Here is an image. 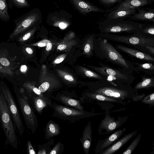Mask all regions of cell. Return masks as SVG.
Returning a JSON list of instances; mask_svg holds the SVG:
<instances>
[{
	"label": "cell",
	"mask_w": 154,
	"mask_h": 154,
	"mask_svg": "<svg viewBox=\"0 0 154 154\" xmlns=\"http://www.w3.org/2000/svg\"><path fill=\"white\" fill-rule=\"evenodd\" d=\"M0 18L4 21H8L10 17L8 11L6 0H0Z\"/></svg>",
	"instance_id": "d4e9b609"
},
{
	"label": "cell",
	"mask_w": 154,
	"mask_h": 154,
	"mask_svg": "<svg viewBox=\"0 0 154 154\" xmlns=\"http://www.w3.org/2000/svg\"><path fill=\"white\" fill-rule=\"evenodd\" d=\"M142 27L140 23L121 18H106L98 23V29L102 33L133 32L140 30Z\"/></svg>",
	"instance_id": "7a4b0ae2"
},
{
	"label": "cell",
	"mask_w": 154,
	"mask_h": 154,
	"mask_svg": "<svg viewBox=\"0 0 154 154\" xmlns=\"http://www.w3.org/2000/svg\"><path fill=\"white\" fill-rule=\"evenodd\" d=\"M108 14L106 18L113 19H122L129 17L136 12V9L132 8H119L106 10Z\"/></svg>",
	"instance_id": "ffe728a7"
},
{
	"label": "cell",
	"mask_w": 154,
	"mask_h": 154,
	"mask_svg": "<svg viewBox=\"0 0 154 154\" xmlns=\"http://www.w3.org/2000/svg\"><path fill=\"white\" fill-rule=\"evenodd\" d=\"M16 98L20 110L28 129L35 133L38 126V121L34 110L23 92H16Z\"/></svg>",
	"instance_id": "5b68a950"
},
{
	"label": "cell",
	"mask_w": 154,
	"mask_h": 154,
	"mask_svg": "<svg viewBox=\"0 0 154 154\" xmlns=\"http://www.w3.org/2000/svg\"><path fill=\"white\" fill-rule=\"evenodd\" d=\"M64 146L60 141H58L52 149L49 154H62L64 150Z\"/></svg>",
	"instance_id": "f1b7e54d"
},
{
	"label": "cell",
	"mask_w": 154,
	"mask_h": 154,
	"mask_svg": "<svg viewBox=\"0 0 154 154\" xmlns=\"http://www.w3.org/2000/svg\"><path fill=\"white\" fill-rule=\"evenodd\" d=\"M51 99L58 101L64 106L80 110H84L79 100L72 98L67 94L63 93H58Z\"/></svg>",
	"instance_id": "4fadbf2b"
},
{
	"label": "cell",
	"mask_w": 154,
	"mask_h": 154,
	"mask_svg": "<svg viewBox=\"0 0 154 154\" xmlns=\"http://www.w3.org/2000/svg\"><path fill=\"white\" fill-rule=\"evenodd\" d=\"M51 108L53 110L52 116L55 118L73 123L82 119L93 117L103 114L102 113H94V111L88 112L80 110L73 108L52 103Z\"/></svg>",
	"instance_id": "277c9868"
},
{
	"label": "cell",
	"mask_w": 154,
	"mask_h": 154,
	"mask_svg": "<svg viewBox=\"0 0 154 154\" xmlns=\"http://www.w3.org/2000/svg\"><path fill=\"white\" fill-rule=\"evenodd\" d=\"M94 54L99 58L105 60L124 69L129 68L126 60L118 51L116 47L109 42L108 39L98 35L94 41Z\"/></svg>",
	"instance_id": "6da1fadb"
},
{
	"label": "cell",
	"mask_w": 154,
	"mask_h": 154,
	"mask_svg": "<svg viewBox=\"0 0 154 154\" xmlns=\"http://www.w3.org/2000/svg\"><path fill=\"white\" fill-rule=\"evenodd\" d=\"M0 62L2 64L5 66H8L10 65L9 62L7 59L5 58H1L0 59Z\"/></svg>",
	"instance_id": "8d00e7d4"
},
{
	"label": "cell",
	"mask_w": 154,
	"mask_h": 154,
	"mask_svg": "<svg viewBox=\"0 0 154 154\" xmlns=\"http://www.w3.org/2000/svg\"><path fill=\"white\" fill-rule=\"evenodd\" d=\"M129 17L134 20L152 21L154 20V9H138L137 13L135 12Z\"/></svg>",
	"instance_id": "7402d4cb"
},
{
	"label": "cell",
	"mask_w": 154,
	"mask_h": 154,
	"mask_svg": "<svg viewBox=\"0 0 154 154\" xmlns=\"http://www.w3.org/2000/svg\"><path fill=\"white\" fill-rule=\"evenodd\" d=\"M74 69L77 75L82 78L96 79L101 81L107 80L104 77L86 67L77 65L75 66Z\"/></svg>",
	"instance_id": "9a60e30c"
},
{
	"label": "cell",
	"mask_w": 154,
	"mask_h": 154,
	"mask_svg": "<svg viewBox=\"0 0 154 154\" xmlns=\"http://www.w3.org/2000/svg\"><path fill=\"white\" fill-rule=\"evenodd\" d=\"M74 8L80 14L86 16L91 13H103L106 11L102 9L86 0H70Z\"/></svg>",
	"instance_id": "8fae6325"
},
{
	"label": "cell",
	"mask_w": 154,
	"mask_h": 154,
	"mask_svg": "<svg viewBox=\"0 0 154 154\" xmlns=\"http://www.w3.org/2000/svg\"><path fill=\"white\" fill-rule=\"evenodd\" d=\"M152 21L153 22H154V20H152Z\"/></svg>",
	"instance_id": "681fc988"
},
{
	"label": "cell",
	"mask_w": 154,
	"mask_h": 154,
	"mask_svg": "<svg viewBox=\"0 0 154 154\" xmlns=\"http://www.w3.org/2000/svg\"><path fill=\"white\" fill-rule=\"evenodd\" d=\"M144 33L154 35V26L147 27L143 30Z\"/></svg>",
	"instance_id": "d590c367"
},
{
	"label": "cell",
	"mask_w": 154,
	"mask_h": 154,
	"mask_svg": "<svg viewBox=\"0 0 154 154\" xmlns=\"http://www.w3.org/2000/svg\"><path fill=\"white\" fill-rule=\"evenodd\" d=\"M26 152L27 153L29 154H36L35 149L32 145L31 141L29 140H28L27 141L26 144Z\"/></svg>",
	"instance_id": "836d02e7"
},
{
	"label": "cell",
	"mask_w": 154,
	"mask_h": 154,
	"mask_svg": "<svg viewBox=\"0 0 154 154\" xmlns=\"http://www.w3.org/2000/svg\"><path fill=\"white\" fill-rule=\"evenodd\" d=\"M137 133V130L125 135L123 137L104 149L99 154H112L117 152Z\"/></svg>",
	"instance_id": "5bb4252c"
},
{
	"label": "cell",
	"mask_w": 154,
	"mask_h": 154,
	"mask_svg": "<svg viewBox=\"0 0 154 154\" xmlns=\"http://www.w3.org/2000/svg\"><path fill=\"white\" fill-rule=\"evenodd\" d=\"M58 49L60 50H63L67 49V46L66 45L63 44L59 45L57 47Z\"/></svg>",
	"instance_id": "f35d334b"
},
{
	"label": "cell",
	"mask_w": 154,
	"mask_h": 154,
	"mask_svg": "<svg viewBox=\"0 0 154 154\" xmlns=\"http://www.w3.org/2000/svg\"><path fill=\"white\" fill-rule=\"evenodd\" d=\"M52 47L51 44L50 43H48L47 45L46 49L47 51H49L51 49Z\"/></svg>",
	"instance_id": "7bdbcfd3"
},
{
	"label": "cell",
	"mask_w": 154,
	"mask_h": 154,
	"mask_svg": "<svg viewBox=\"0 0 154 154\" xmlns=\"http://www.w3.org/2000/svg\"><path fill=\"white\" fill-rule=\"evenodd\" d=\"M99 66L86 65V66L105 77L110 82L119 84L128 80L129 77L119 69L111 67L102 63Z\"/></svg>",
	"instance_id": "8992f818"
},
{
	"label": "cell",
	"mask_w": 154,
	"mask_h": 154,
	"mask_svg": "<svg viewBox=\"0 0 154 154\" xmlns=\"http://www.w3.org/2000/svg\"><path fill=\"white\" fill-rule=\"evenodd\" d=\"M42 14L38 8L33 9L15 20L17 28L25 29L32 25L41 23L42 20Z\"/></svg>",
	"instance_id": "30bf717a"
},
{
	"label": "cell",
	"mask_w": 154,
	"mask_h": 154,
	"mask_svg": "<svg viewBox=\"0 0 154 154\" xmlns=\"http://www.w3.org/2000/svg\"><path fill=\"white\" fill-rule=\"evenodd\" d=\"M98 35L108 40L117 42L139 45L145 47L148 45L154 47V38H147L140 35H125L100 33Z\"/></svg>",
	"instance_id": "52a82bcc"
},
{
	"label": "cell",
	"mask_w": 154,
	"mask_h": 154,
	"mask_svg": "<svg viewBox=\"0 0 154 154\" xmlns=\"http://www.w3.org/2000/svg\"><path fill=\"white\" fill-rule=\"evenodd\" d=\"M27 69V67L26 65L22 66L20 68V70L22 72L25 71Z\"/></svg>",
	"instance_id": "f6af8a7d"
},
{
	"label": "cell",
	"mask_w": 154,
	"mask_h": 154,
	"mask_svg": "<svg viewBox=\"0 0 154 154\" xmlns=\"http://www.w3.org/2000/svg\"><path fill=\"white\" fill-rule=\"evenodd\" d=\"M85 154H89L92 141V128L89 121L85 127L82 137L79 139Z\"/></svg>",
	"instance_id": "e0dca14e"
},
{
	"label": "cell",
	"mask_w": 154,
	"mask_h": 154,
	"mask_svg": "<svg viewBox=\"0 0 154 154\" xmlns=\"http://www.w3.org/2000/svg\"><path fill=\"white\" fill-rule=\"evenodd\" d=\"M50 88V84L48 82H44L42 83L39 86L38 88L40 91L46 97H47L46 95V92L47 91H49V89Z\"/></svg>",
	"instance_id": "d6a6232c"
},
{
	"label": "cell",
	"mask_w": 154,
	"mask_h": 154,
	"mask_svg": "<svg viewBox=\"0 0 154 154\" xmlns=\"http://www.w3.org/2000/svg\"><path fill=\"white\" fill-rule=\"evenodd\" d=\"M105 110V117L98 129V132L101 135L107 134L114 131L124 124L128 119V116L123 117L119 116L116 120L115 118L111 116L108 110Z\"/></svg>",
	"instance_id": "ba28073f"
},
{
	"label": "cell",
	"mask_w": 154,
	"mask_h": 154,
	"mask_svg": "<svg viewBox=\"0 0 154 154\" xmlns=\"http://www.w3.org/2000/svg\"><path fill=\"white\" fill-rule=\"evenodd\" d=\"M26 51L29 54H32L33 53L32 50L29 48H27L26 49Z\"/></svg>",
	"instance_id": "ee69618b"
},
{
	"label": "cell",
	"mask_w": 154,
	"mask_h": 154,
	"mask_svg": "<svg viewBox=\"0 0 154 154\" xmlns=\"http://www.w3.org/2000/svg\"><path fill=\"white\" fill-rule=\"evenodd\" d=\"M60 133V128L58 124L52 120L48 121L45 129V137L46 140H49L58 135Z\"/></svg>",
	"instance_id": "603a6c76"
},
{
	"label": "cell",
	"mask_w": 154,
	"mask_h": 154,
	"mask_svg": "<svg viewBox=\"0 0 154 154\" xmlns=\"http://www.w3.org/2000/svg\"><path fill=\"white\" fill-rule=\"evenodd\" d=\"M122 0H99V2L105 8H109L117 3H120Z\"/></svg>",
	"instance_id": "4dcf8cb0"
},
{
	"label": "cell",
	"mask_w": 154,
	"mask_h": 154,
	"mask_svg": "<svg viewBox=\"0 0 154 154\" xmlns=\"http://www.w3.org/2000/svg\"><path fill=\"white\" fill-rule=\"evenodd\" d=\"M25 95L34 110L40 115H41L43 109L48 105L45 100L35 94Z\"/></svg>",
	"instance_id": "ac0fdd59"
},
{
	"label": "cell",
	"mask_w": 154,
	"mask_h": 154,
	"mask_svg": "<svg viewBox=\"0 0 154 154\" xmlns=\"http://www.w3.org/2000/svg\"><path fill=\"white\" fill-rule=\"evenodd\" d=\"M64 57H62L60 59H57L54 61V62L56 63H60L63 61L64 60Z\"/></svg>",
	"instance_id": "b9f144b4"
},
{
	"label": "cell",
	"mask_w": 154,
	"mask_h": 154,
	"mask_svg": "<svg viewBox=\"0 0 154 154\" xmlns=\"http://www.w3.org/2000/svg\"><path fill=\"white\" fill-rule=\"evenodd\" d=\"M2 94L7 102L15 127L19 135L22 136L24 132V128L15 100L8 90H3Z\"/></svg>",
	"instance_id": "9c48e42d"
},
{
	"label": "cell",
	"mask_w": 154,
	"mask_h": 154,
	"mask_svg": "<svg viewBox=\"0 0 154 154\" xmlns=\"http://www.w3.org/2000/svg\"><path fill=\"white\" fill-rule=\"evenodd\" d=\"M145 95L143 94L139 96H136L133 98L132 100H133L135 101H138L139 100H141L143 98Z\"/></svg>",
	"instance_id": "74e56055"
},
{
	"label": "cell",
	"mask_w": 154,
	"mask_h": 154,
	"mask_svg": "<svg viewBox=\"0 0 154 154\" xmlns=\"http://www.w3.org/2000/svg\"><path fill=\"white\" fill-rule=\"evenodd\" d=\"M31 34L30 32H28L24 35L23 37L24 40H26L29 38L30 37Z\"/></svg>",
	"instance_id": "60d3db41"
},
{
	"label": "cell",
	"mask_w": 154,
	"mask_h": 154,
	"mask_svg": "<svg viewBox=\"0 0 154 154\" xmlns=\"http://www.w3.org/2000/svg\"><path fill=\"white\" fill-rule=\"evenodd\" d=\"M96 35L94 33L85 35L82 40L81 46L83 56L90 58L94 56V41Z\"/></svg>",
	"instance_id": "2e32d148"
},
{
	"label": "cell",
	"mask_w": 154,
	"mask_h": 154,
	"mask_svg": "<svg viewBox=\"0 0 154 154\" xmlns=\"http://www.w3.org/2000/svg\"></svg>",
	"instance_id": "f907efd6"
},
{
	"label": "cell",
	"mask_w": 154,
	"mask_h": 154,
	"mask_svg": "<svg viewBox=\"0 0 154 154\" xmlns=\"http://www.w3.org/2000/svg\"><path fill=\"white\" fill-rule=\"evenodd\" d=\"M14 6L18 8L29 7L30 5L27 0H11Z\"/></svg>",
	"instance_id": "f546056e"
},
{
	"label": "cell",
	"mask_w": 154,
	"mask_h": 154,
	"mask_svg": "<svg viewBox=\"0 0 154 154\" xmlns=\"http://www.w3.org/2000/svg\"><path fill=\"white\" fill-rule=\"evenodd\" d=\"M154 79L152 78L144 79L142 82L137 84L135 86V88L139 89L141 88H149L152 85Z\"/></svg>",
	"instance_id": "83f0119b"
},
{
	"label": "cell",
	"mask_w": 154,
	"mask_h": 154,
	"mask_svg": "<svg viewBox=\"0 0 154 154\" xmlns=\"http://www.w3.org/2000/svg\"><path fill=\"white\" fill-rule=\"evenodd\" d=\"M140 67L146 69L154 70V65L151 63H145L140 65Z\"/></svg>",
	"instance_id": "e575fe53"
},
{
	"label": "cell",
	"mask_w": 154,
	"mask_h": 154,
	"mask_svg": "<svg viewBox=\"0 0 154 154\" xmlns=\"http://www.w3.org/2000/svg\"><path fill=\"white\" fill-rule=\"evenodd\" d=\"M150 154H154V146L153 148V150L152 152L150 153Z\"/></svg>",
	"instance_id": "7dc6e473"
},
{
	"label": "cell",
	"mask_w": 154,
	"mask_h": 154,
	"mask_svg": "<svg viewBox=\"0 0 154 154\" xmlns=\"http://www.w3.org/2000/svg\"><path fill=\"white\" fill-rule=\"evenodd\" d=\"M141 101L144 104L154 106V92L145 96L141 100Z\"/></svg>",
	"instance_id": "1f68e13d"
},
{
	"label": "cell",
	"mask_w": 154,
	"mask_h": 154,
	"mask_svg": "<svg viewBox=\"0 0 154 154\" xmlns=\"http://www.w3.org/2000/svg\"><path fill=\"white\" fill-rule=\"evenodd\" d=\"M141 136V134H138L128 148L124 151L123 154H131L138 144L140 140Z\"/></svg>",
	"instance_id": "4316f807"
},
{
	"label": "cell",
	"mask_w": 154,
	"mask_h": 154,
	"mask_svg": "<svg viewBox=\"0 0 154 154\" xmlns=\"http://www.w3.org/2000/svg\"><path fill=\"white\" fill-rule=\"evenodd\" d=\"M46 45L44 43H40L38 44V45L39 47H43Z\"/></svg>",
	"instance_id": "bcb514c9"
},
{
	"label": "cell",
	"mask_w": 154,
	"mask_h": 154,
	"mask_svg": "<svg viewBox=\"0 0 154 154\" xmlns=\"http://www.w3.org/2000/svg\"><path fill=\"white\" fill-rule=\"evenodd\" d=\"M117 49L140 59L154 61V58L150 55L120 44L116 45Z\"/></svg>",
	"instance_id": "44dd1931"
},
{
	"label": "cell",
	"mask_w": 154,
	"mask_h": 154,
	"mask_svg": "<svg viewBox=\"0 0 154 154\" xmlns=\"http://www.w3.org/2000/svg\"><path fill=\"white\" fill-rule=\"evenodd\" d=\"M88 97L100 101L120 103L119 99L109 97L103 95L93 92H87L85 94Z\"/></svg>",
	"instance_id": "cb8c5ba5"
},
{
	"label": "cell",
	"mask_w": 154,
	"mask_h": 154,
	"mask_svg": "<svg viewBox=\"0 0 154 154\" xmlns=\"http://www.w3.org/2000/svg\"><path fill=\"white\" fill-rule=\"evenodd\" d=\"M0 120L2 127L8 143L14 148L17 149L18 140L14 124L2 94L0 95Z\"/></svg>",
	"instance_id": "3957f363"
},
{
	"label": "cell",
	"mask_w": 154,
	"mask_h": 154,
	"mask_svg": "<svg viewBox=\"0 0 154 154\" xmlns=\"http://www.w3.org/2000/svg\"><path fill=\"white\" fill-rule=\"evenodd\" d=\"M145 48L150 52L154 54V47L150 46H147Z\"/></svg>",
	"instance_id": "ab89813d"
},
{
	"label": "cell",
	"mask_w": 154,
	"mask_h": 154,
	"mask_svg": "<svg viewBox=\"0 0 154 154\" xmlns=\"http://www.w3.org/2000/svg\"><path fill=\"white\" fill-rule=\"evenodd\" d=\"M54 143V140L52 138L47 143L38 145L37 154H49L51 149V147Z\"/></svg>",
	"instance_id": "484cf974"
},
{
	"label": "cell",
	"mask_w": 154,
	"mask_h": 154,
	"mask_svg": "<svg viewBox=\"0 0 154 154\" xmlns=\"http://www.w3.org/2000/svg\"><path fill=\"white\" fill-rule=\"evenodd\" d=\"M126 129V128H125L116 131L104 139L99 140L95 148V154H99L115 142L123 134Z\"/></svg>",
	"instance_id": "7c38bea8"
},
{
	"label": "cell",
	"mask_w": 154,
	"mask_h": 154,
	"mask_svg": "<svg viewBox=\"0 0 154 154\" xmlns=\"http://www.w3.org/2000/svg\"><path fill=\"white\" fill-rule=\"evenodd\" d=\"M152 2L151 0H125L109 9L113 10L119 8L136 9L151 4Z\"/></svg>",
	"instance_id": "d6986e66"
},
{
	"label": "cell",
	"mask_w": 154,
	"mask_h": 154,
	"mask_svg": "<svg viewBox=\"0 0 154 154\" xmlns=\"http://www.w3.org/2000/svg\"><path fill=\"white\" fill-rule=\"evenodd\" d=\"M151 0L152 1H153H153H154V0Z\"/></svg>",
	"instance_id": "c3c4849f"
}]
</instances>
